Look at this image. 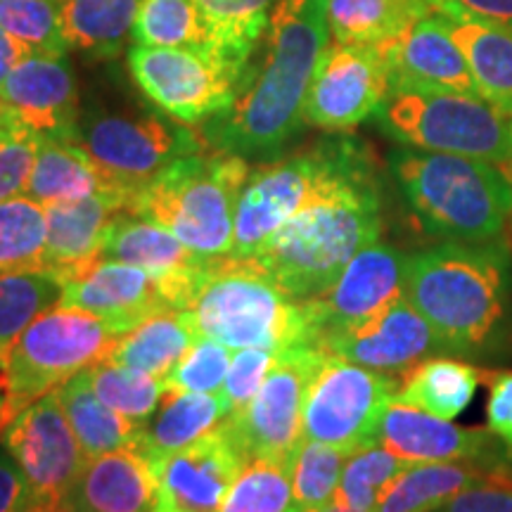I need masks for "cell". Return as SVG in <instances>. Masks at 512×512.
I'll return each instance as SVG.
<instances>
[{
    "mask_svg": "<svg viewBox=\"0 0 512 512\" xmlns=\"http://www.w3.org/2000/svg\"><path fill=\"white\" fill-rule=\"evenodd\" d=\"M150 465L157 479L155 512H221L247 460L219 425L195 444Z\"/></svg>",
    "mask_w": 512,
    "mask_h": 512,
    "instance_id": "obj_17",
    "label": "cell"
},
{
    "mask_svg": "<svg viewBox=\"0 0 512 512\" xmlns=\"http://www.w3.org/2000/svg\"><path fill=\"white\" fill-rule=\"evenodd\" d=\"M221 512H294L292 458L249 460Z\"/></svg>",
    "mask_w": 512,
    "mask_h": 512,
    "instance_id": "obj_40",
    "label": "cell"
},
{
    "mask_svg": "<svg viewBox=\"0 0 512 512\" xmlns=\"http://www.w3.org/2000/svg\"><path fill=\"white\" fill-rule=\"evenodd\" d=\"M323 354L316 347L280 354L252 403L223 420L247 463L254 458L290 460L294 456L302 444L306 394Z\"/></svg>",
    "mask_w": 512,
    "mask_h": 512,
    "instance_id": "obj_14",
    "label": "cell"
},
{
    "mask_svg": "<svg viewBox=\"0 0 512 512\" xmlns=\"http://www.w3.org/2000/svg\"><path fill=\"white\" fill-rule=\"evenodd\" d=\"M105 190L121 192L102 174L88 152L76 143V138H41L24 195L41 207H48V204L81 200V197L98 195Z\"/></svg>",
    "mask_w": 512,
    "mask_h": 512,
    "instance_id": "obj_28",
    "label": "cell"
},
{
    "mask_svg": "<svg viewBox=\"0 0 512 512\" xmlns=\"http://www.w3.org/2000/svg\"><path fill=\"white\" fill-rule=\"evenodd\" d=\"M157 479L150 460L136 448L86 460L69 512H155Z\"/></svg>",
    "mask_w": 512,
    "mask_h": 512,
    "instance_id": "obj_25",
    "label": "cell"
},
{
    "mask_svg": "<svg viewBox=\"0 0 512 512\" xmlns=\"http://www.w3.org/2000/svg\"><path fill=\"white\" fill-rule=\"evenodd\" d=\"M434 10L460 12L512 29V0H434Z\"/></svg>",
    "mask_w": 512,
    "mask_h": 512,
    "instance_id": "obj_50",
    "label": "cell"
},
{
    "mask_svg": "<svg viewBox=\"0 0 512 512\" xmlns=\"http://www.w3.org/2000/svg\"><path fill=\"white\" fill-rule=\"evenodd\" d=\"M304 512H358V510H349V508H342V505L328 503V505H320V508H311V510H304Z\"/></svg>",
    "mask_w": 512,
    "mask_h": 512,
    "instance_id": "obj_54",
    "label": "cell"
},
{
    "mask_svg": "<svg viewBox=\"0 0 512 512\" xmlns=\"http://www.w3.org/2000/svg\"><path fill=\"white\" fill-rule=\"evenodd\" d=\"M361 159L366 157L351 143H332L249 171L235 207V238L228 256L254 259L304 204Z\"/></svg>",
    "mask_w": 512,
    "mask_h": 512,
    "instance_id": "obj_9",
    "label": "cell"
},
{
    "mask_svg": "<svg viewBox=\"0 0 512 512\" xmlns=\"http://www.w3.org/2000/svg\"><path fill=\"white\" fill-rule=\"evenodd\" d=\"M505 171H508V176L512 178V114H510V159L508 164H505Z\"/></svg>",
    "mask_w": 512,
    "mask_h": 512,
    "instance_id": "obj_55",
    "label": "cell"
},
{
    "mask_svg": "<svg viewBox=\"0 0 512 512\" xmlns=\"http://www.w3.org/2000/svg\"><path fill=\"white\" fill-rule=\"evenodd\" d=\"M330 43L328 0H278L242 69L233 105L204 124L214 150L252 157L280 150L304 124V100Z\"/></svg>",
    "mask_w": 512,
    "mask_h": 512,
    "instance_id": "obj_1",
    "label": "cell"
},
{
    "mask_svg": "<svg viewBox=\"0 0 512 512\" xmlns=\"http://www.w3.org/2000/svg\"><path fill=\"white\" fill-rule=\"evenodd\" d=\"M207 27L211 50L240 72L264 38L278 0H192Z\"/></svg>",
    "mask_w": 512,
    "mask_h": 512,
    "instance_id": "obj_33",
    "label": "cell"
},
{
    "mask_svg": "<svg viewBox=\"0 0 512 512\" xmlns=\"http://www.w3.org/2000/svg\"><path fill=\"white\" fill-rule=\"evenodd\" d=\"M34 50L29 46H24L19 38H15L10 31H5L0 27V88H3L5 79H8L12 69L17 67L24 57H29Z\"/></svg>",
    "mask_w": 512,
    "mask_h": 512,
    "instance_id": "obj_51",
    "label": "cell"
},
{
    "mask_svg": "<svg viewBox=\"0 0 512 512\" xmlns=\"http://www.w3.org/2000/svg\"><path fill=\"white\" fill-rule=\"evenodd\" d=\"M88 377L100 401L136 425H143L157 411L166 394L164 380L117 366L107 358L88 368Z\"/></svg>",
    "mask_w": 512,
    "mask_h": 512,
    "instance_id": "obj_41",
    "label": "cell"
},
{
    "mask_svg": "<svg viewBox=\"0 0 512 512\" xmlns=\"http://www.w3.org/2000/svg\"><path fill=\"white\" fill-rule=\"evenodd\" d=\"M0 444L22 470L29 486V512L69 508V494L88 458L62 411L57 392L24 408L0 432Z\"/></svg>",
    "mask_w": 512,
    "mask_h": 512,
    "instance_id": "obj_13",
    "label": "cell"
},
{
    "mask_svg": "<svg viewBox=\"0 0 512 512\" xmlns=\"http://www.w3.org/2000/svg\"><path fill=\"white\" fill-rule=\"evenodd\" d=\"M131 36L136 46L211 50L204 19L192 0H143Z\"/></svg>",
    "mask_w": 512,
    "mask_h": 512,
    "instance_id": "obj_37",
    "label": "cell"
},
{
    "mask_svg": "<svg viewBox=\"0 0 512 512\" xmlns=\"http://www.w3.org/2000/svg\"><path fill=\"white\" fill-rule=\"evenodd\" d=\"M396 387L399 377L323 354L306 394L302 441H318L349 453L375 446Z\"/></svg>",
    "mask_w": 512,
    "mask_h": 512,
    "instance_id": "obj_10",
    "label": "cell"
},
{
    "mask_svg": "<svg viewBox=\"0 0 512 512\" xmlns=\"http://www.w3.org/2000/svg\"><path fill=\"white\" fill-rule=\"evenodd\" d=\"M228 415L230 408L223 394L169 392L166 389L157 411L140 425L136 451L152 463V460L181 451V448L207 437L209 432L223 425Z\"/></svg>",
    "mask_w": 512,
    "mask_h": 512,
    "instance_id": "obj_26",
    "label": "cell"
},
{
    "mask_svg": "<svg viewBox=\"0 0 512 512\" xmlns=\"http://www.w3.org/2000/svg\"><path fill=\"white\" fill-rule=\"evenodd\" d=\"M387 60L394 88H432L479 95L463 50L444 15L430 10L413 19L399 36L377 46Z\"/></svg>",
    "mask_w": 512,
    "mask_h": 512,
    "instance_id": "obj_22",
    "label": "cell"
},
{
    "mask_svg": "<svg viewBox=\"0 0 512 512\" xmlns=\"http://www.w3.org/2000/svg\"><path fill=\"white\" fill-rule=\"evenodd\" d=\"M74 138L114 188L131 197L176 159L209 145L204 136L157 114H95L79 121Z\"/></svg>",
    "mask_w": 512,
    "mask_h": 512,
    "instance_id": "obj_11",
    "label": "cell"
},
{
    "mask_svg": "<svg viewBox=\"0 0 512 512\" xmlns=\"http://www.w3.org/2000/svg\"><path fill=\"white\" fill-rule=\"evenodd\" d=\"M441 15L463 50L479 95L512 114V29L460 12Z\"/></svg>",
    "mask_w": 512,
    "mask_h": 512,
    "instance_id": "obj_27",
    "label": "cell"
},
{
    "mask_svg": "<svg viewBox=\"0 0 512 512\" xmlns=\"http://www.w3.org/2000/svg\"><path fill=\"white\" fill-rule=\"evenodd\" d=\"M230 349L200 335L195 344L185 351V356L176 363L174 370L164 377L169 392H192V394H223L228 368Z\"/></svg>",
    "mask_w": 512,
    "mask_h": 512,
    "instance_id": "obj_44",
    "label": "cell"
},
{
    "mask_svg": "<svg viewBox=\"0 0 512 512\" xmlns=\"http://www.w3.org/2000/svg\"><path fill=\"white\" fill-rule=\"evenodd\" d=\"M0 406H3V384H0Z\"/></svg>",
    "mask_w": 512,
    "mask_h": 512,
    "instance_id": "obj_56",
    "label": "cell"
},
{
    "mask_svg": "<svg viewBox=\"0 0 512 512\" xmlns=\"http://www.w3.org/2000/svg\"><path fill=\"white\" fill-rule=\"evenodd\" d=\"M98 261H119L155 275L169 304L183 311L209 259L192 254L171 230L126 209L107 226Z\"/></svg>",
    "mask_w": 512,
    "mask_h": 512,
    "instance_id": "obj_21",
    "label": "cell"
},
{
    "mask_svg": "<svg viewBox=\"0 0 512 512\" xmlns=\"http://www.w3.org/2000/svg\"><path fill=\"white\" fill-rule=\"evenodd\" d=\"M0 102L19 126L41 138H74L79 131V91L60 53L24 57L0 88Z\"/></svg>",
    "mask_w": 512,
    "mask_h": 512,
    "instance_id": "obj_20",
    "label": "cell"
},
{
    "mask_svg": "<svg viewBox=\"0 0 512 512\" xmlns=\"http://www.w3.org/2000/svg\"><path fill=\"white\" fill-rule=\"evenodd\" d=\"M382 235V207L361 159L285 223L254 261L297 302L323 294L354 256Z\"/></svg>",
    "mask_w": 512,
    "mask_h": 512,
    "instance_id": "obj_3",
    "label": "cell"
},
{
    "mask_svg": "<svg viewBox=\"0 0 512 512\" xmlns=\"http://www.w3.org/2000/svg\"><path fill=\"white\" fill-rule=\"evenodd\" d=\"M351 453L344 448L302 441L292 456V496L294 512L328 505L342 479Z\"/></svg>",
    "mask_w": 512,
    "mask_h": 512,
    "instance_id": "obj_42",
    "label": "cell"
},
{
    "mask_svg": "<svg viewBox=\"0 0 512 512\" xmlns=\"http://www.w3.org/2000/svg\"><path fill=\"white\" fill-rule=\"evenodd\" d=\"M403 5H408V8L418 10V12H430L434 10V0H401Z\"/></svg>",
    "mask_w": 512,
    "mask_h": 512,
    "instance_id": "obj_53",
    "label": "cell"
},
{
    "mask_svg": "<svg viewBox=\"0 0 512 512\" xmlns=\"http://www.w3.org/2000/svg\"><path fill=\"white\" fill-rule=\"evenodd\" d=\"M200 332L188 311H164L117 337L107 361L164 380Z\"/></svg>",
    "mask_w": 512,
    "mask_h": 512,
    "instance_id": "obj_30",
    "label": "cell"
},
{
    "mask_svg": "<svg viewBox=\"0 0 512 512\" xmlns=\"http://www.w3.org/2000/svg\"><path fill=\"white\" fill-rule=\"evenodd\" d=\"M316 349L380 373H403L434 351H444L430 323L406 297L363 323L330 332Z\"/></svg>",
    "mask_w": 512,
    "mask_h": 512,
    "instance_id": "obj_18",
    "label": "cell"
},
{
    "mask_svg": "<svg viewBox=\"0 0 512 512\" xmlns=\"http://www.w3.org/2000/svg\"><path fill=\"white\" fill-rule=\"evenodd\" d=\"M380 114L384 128L415 150L477 157L501 166L510 159V114L482 95L394 88Z\"/></svg>",
    "mask_w": 512,
    "mask_h": 512,
    "instance_id": "obj_8",
    "label": "cell"
},
{
    "mask_svg": "<svg viewBox=\"0 0 512 512\" xmlns=\"http://www.w3.org/2000/svg\"><path fill=\"white\" fill-rule=\"evenodd\" d=\"M200 335L230 351L266 349L273 354L313 347L309 316L254 259H209L188 306Z\"/></svg>",
    "mask_w": 512,
    "mask_h": 512,
    "instance_id": "obj_4",
    "label": "cell"
},
{
    "mask_svg": "<svg viewBox=\"0 0 512 512\" xmlns=\"http://www.w3.org/2000/svg\"><path fill=\"white\" fill-rule=\"evenodd\" d=\"M437 512H512V470L510 465L489 472L463 494L448 501Z\"/></svg>",
    "mask_w": 512,
    "mask_h": 512,
    "instance_id": "obj_47",
    "label": "cell"
},
{
    "mask_svg": "<svg viewBox=\"0 0 512 512\" xmlns=\"http://www.w3.org/2000/svg\"><path fill=\"white\" fill-rule=\"evenodd\" d=\"M512 252L505 238L444 240L406 259L403 297L430 323L444 351L494 349L508 318Z\"/></svg>",
    "mask_w": 512,
    "mask_h": 512,
    "instance_id": "obj_2",
    "label": "cell"
},
{
    "mask_svg": "<svg viewBox=\"0 0 512 512\" xmlns=\"http://www.w3.org/2000/svg\"><path fill=\"white\" fill-rule=\"evenodd\" d=\"M406 259L399 249L375 242L349 261L328 290L304 302L313 347L330 332L363 323L403 297Z\"/></svg>",
    "mask_w": 512,
    "mask_h": 512,
    "instance_id": "obj_16",
    "label": "cell"
},
{
    "mask_svg": "<svg viewBox=\"0 0 512 512\" xmlns=\"http://www.w3.org/2000/svg\"><path fill=\"white\" fill-rule=\"evenodd\" d=\"M114 342L117 335L91 313L57 306L36 318L0 361V432L31 403L110 356Z\"/></svg>",
    "mask_w": 512,
    "mask_h": 512,
    "instance_id": "obj_7",
    "label": "cell"
},
{
    "mask_svg": "<svg viewBox=\"0 0 512 512\" xmlns=\"http://www.w3.org/2000/svg\"><path fill=\"white\" fill-rule=\"evenodd\" d=\"M17 128H22V126H19L17 121L10 117V112L5 110V107H0V138H5L12 131H17Z\"/></svg>",
    "mask_w": 512,
    "mask_h": 512,
    "instance_id": "obj_52",
    "label": "cell"
},
{
    "mask_svg": "<svg viewBox=\"0 0 512 512\" xmlns=\"http://www.w3.org/2000/svg\"><path fill=\"white\" fill-rule=\"evenodd\" d=\"M38 143H41V136L27 128H17L0 138V202L15 200L27 192Z\"/></svg>",
    "mask_w": 512,
    "mask_h": 512,
    "instance_id": "obj_45",
    "label": "cell"
},
{
    "mask_svg": "<svg viewBox=\"0 0 512 512\" xmlns=\"http://www.w3.org/2000/svg\"><path fill=\"white\" fill-rule=\"evenodd\" d=\"M64 283L48 268L0 273V361L17 337L60 304Z\"/></svg>",
    "mask_w": 512,
    "mask_h": 512,
    "instance_id": "obj_35",
    "label": "cell"
},
{
    "mask_svg": "<svg viewBox=\"0 0 512 512\" xmlns=\"http://www.w3.org/2000/svg\"><path fill=\"white\" fill-rule=\"evenodd\" d=\"M128 69L145 98L183 126L207 124L228 110L242 76L207 48L133 46Z\"/></svg>",
    "mask_w": 512,
    "mask_h": 512,
    "instance_id": "obj_12",
    "label": "cell"
},
{
    "mask_svg": "<svg viewBox=\"0 0 512 512\" xmlns=\"http://www.w3.org/2000/svg\"><path fill=\"white\" fill-rule=\"evenodd\" d=\"M275 361H278V354L266 349H240L230 358L228 377L223 384V399L228 401L230 415L252 403Z\"/></svg>",
    "mask_w": 512,
    "mask_h": 512,
    "instance_id": "obj_46",
    "label": "cell"
},
{
    "mask_svg": "<svg viewBox=\"0 0 512 512\" xmlns=\"http://www.w3.org/2000/svg\"><path fill=\"white\" fill-rule=\"evenodd\" d=\"M0 27L34 53H67L62 0H0Z\"/></svg>",
    "mask_w": 512,
    "mask_h": 512,
    "instance_id": "obj_43",
    "label": "cell"
},
{
    "mask_svg": "<svg viewBox=\"0 0 512 512\" xmlns=\"http://www.w3.org/2000/svg\"><path fill=\"white\" fill-rule=\"evenodd\" d=\"M124 192H98L46 209V268L64 285L86 275L100 259V245L114 216L131 209Z\"/></svg>",
    "mask_w": 512,
    "mask_h": 512,
    "instance_id": "obj_24",
    "label": "cell"
},
{
    "mask_svg": "<svg viewBox=\"0 0 512 512\" xmlns=\"http://www.w3.org/2000/svg\"><path fill=\"white\" fill-rule=\"evenodd\" d=\"M55 392L88 460L138 448L140 425L100 401L88 377V368L69 377Z\"/></svg>",
    "mask_w": 512,
    "mask_h": 512,
    "instance_id": "obj_32",
    "label": "cell"
},
{
    "mask_svg": "<svg viewBox=\"0 0 512 512\" xmlns=\"http://www.w3.org/2000/svg\"><path fill=\"white\" fill-rule=\"evenodd\" d=\"M60 512H69V508L67 510H60Z\"/></svg>",
    "mask_w": 512,
    "mask_h": 512,
    "instance_id": "obj_57",
    "label": "cell"
},
{
    "mask_svg": "<svg viewBox=\"0 0 512 512\" xmlns=\"http://www.w3.org/2000/svg\"><path fill=\"white\" fill-rule=\"evenodd\" d=\"M482 382L484 370L460 358H422L399 375L394 401L453 420L470 406Z\"/></svg>",
    "mask_w": 512,
    "mask_h": 512,
    "instance_id": "obj_29",
    "label": "cell"
},
{
    "mask_svg": "<svg viewBox=\"0 0 512 512\" xmlns=\"http://www.w3.org/2000/svg\"><path fill=\"white\" fill-rule=\"evenodd\" d=\"M143 0H62V34L67 48L112 55L133 34Z\"/></svg>",
    "mask_w": 512,
    "mask_h": 512,
    "instance_id": "obj_34",
    "label": "cell"
},
{
    "mask_svg": "<svg viewBox=\"0 0 512 512\" xmlns=\"http://www.w3.org/2000/svg\"><path fill=\"white\" fill-rule=\"evenodd\" d=\"M392 93L387 60L377 46L330 41L304 100V124L351 131L384 107Z\"/></svg>",
    "mask_w": 512,
    "mask_h": 512,
    "instance_id": "obj_15",
    "label": "cell"
},
{
    "mask_svg": "<svg viewBox=\"0 0 512 512\" xmlns=\"http://www.w3.org/2000/svg\"><path fill=\"white\" fill-rule=\"evenodd\" d=\"M420 15L401 0H328L330 38L347 46H382Z\"/></svg>",
    "mask_w": 512,
    "mask_h": 512,
    "instance_id": "obj_36",
    "label": "cell"
},
{
    "mask_svg": "<svg viewBox=\"0 0 512 512\" xmlns=\"http://www.w3.org/2000/svg\"><path fill=\"white\" fill-rule=\"evenodd\" d=\"M57 306L91 313L117 337L157 313L174 311L155 275L119 261H98L86 275L64 285Z\"/></svg>",
    "mask_w": 512,
    "mask_h": 512,
    "instance_id": "obj_23",
    "label": "cell"
},
{
    "mask_svg": "<svg viewBox=\"0 0 512 512\" xmlns=\"http://www.w3.org/2000/svg\"><path fill=\"white\" fill-rule=\"evenodd\" d=\"M396 181L415 216L444 240L489 242L512 223V178L505 166L444 152H403Z\"/></svg>",
    "mask_w": 512,
    "mask_h": 512,
    "instance_id": "obj_5",
    "label": "cell"
},
{
    "mask_svg": "<svg viewBox=\"0 0 512 512\" xmlns=\"http://www.w3.org/2000/svg\"><path fill=\"white\" fill-rule=\"evenodd\" d=\"M31 496L22 470L5 448H0V512H29Z\"/></svg>",
    "mask_w": 512,
    "mask_h": 512,
    "instance_id": "obj_49",
    "label": "cell"
},
{
    "mask_svg": "<svg viewBox=\"0 0 512 512\" xmlns=\"http://www.w3.org/2000/svg\"><path fill=\"white\" fill-rule=\"evenodd\" d=\"M484 382H489L486 427L503 441L512 456V370L508 373H484Z\"/></svg>",
    "mask_w": 512,
    "mask_h": 512,
    "instance_id": "obj_48",
    "label": "cell"
},
{
    "mask_svg": "<svg viewBox=\"0 0 512 512\" xmlns=\"http://www.w3.org/2000/svg\"><path fill=\"white\" fill-rule=\"evenodd\" d=\"M498 467L505 465L477 460L411 463L394 479L375 512H437Z\"/></svg>",
    "mask_w": 512,
    "mask_h": 512,
    "instance_id": "obj_31",
    "label": "cell"
},
{
    "mask_svg": "<svg viewBox=\"0 0 512 512\" xmlns=\"http://www.w3.org/2000/svg\"><path fill=\"white\" fill-rule=\"evenodd\" d=\"M0 107H3V102H0Z\"/></svg>",
    "mask_w": 512,
    "mask_h": 512,
    "instance_id": "obj_58",
    "label": "cell"
},
{
    "mask_svg": "<svg viewBox=\"0 0 512 512\" xmlns=\"http://www.w3.org/2000/svg\"><path fill=\"white\" fill-rule=\"evenodd\" d=\"M377 444L406 463H446L477 460L486 465H508L510 451L486 427H460L451 420L392 401L382 415Z\"/></svg>",
    "mask_w": 512,
    "mask_h": 512,
    "instance_id": "obj_19",
    "label": "cell"
},
{
    "mask_svg": "<svg viewBox=\"0 0 512 512\" xmlns=\"http://www.w3.org/2000/svg\"><path fill=\"white\" fill-rule=\"evenodd\" d=\"M249 171L245 157L207 145L166 166L128 211L171 230L192 254L223 259L233 249L235 207Z\"/></svg>",
    "mask_w": 512,
    "mask_h": 512,
    "instance_id": "obj_6",
    "label": "cell"
},
{
    "mask_svg": "<svg viewBox=\"0 0 512 512\" xmlns=\"http://www.w3.org/2000/svg\"><path fill=\"white\" fill-rule=\"evenodd\" d=\"M411 463L375 444L351 453L332 503L358 512H375L382 496Z\"/></svg>",
    "mask_w": 512,
    "mask_h": 512,
    "instance_id": "obj_39",
    "label": "cell"
},
{
    "mask_svg": "<svg viewBox=\"0 0 512 512\" xmlns=\"http://www.w3.org/2000/svg\"><path fill=\"white\" fill-rule=\"evenodd\" d=\"M46 268V209L22 195L0 202V273Z\"/></svg>",
    "mask_w": 512,
    "mask_h": 512,
    "instance_id": "obj_38",
    "label": "cell"
}]
</instances>
